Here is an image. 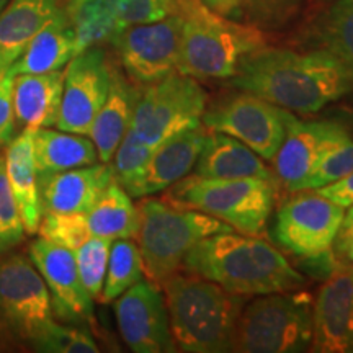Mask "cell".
Listing matches in <instances>:
<instances>
[{"label": "cell", "instance_id": "6da1fadb", "mask_svg": "<svg viewBox=\"0 0 353 353\" xmlns=\"http://www.w3.org/2000/svg\"><path fill=\"white\" fill-rule=\"evenodd\" d=\"M229 85L299 114L321 112L353 92V70L329 51L259 48L242 59Z\"/></svg>", "mask_w": 353, "mask_h": 353}, {"label": "cell", "instance_id": "7a4b0ae2", "mask_svg": "<svg viewBox=\"0 0 353 353\" xmlns=\"http://www.w3.org/2000/svg\"><path fill=\"white\" fill-rule=\"evenodd\" d=\"M183 267L241 296L281 293L304 285V276L275 245L232 231L213 234L193 245Z\"/></svg>", "mask_w": 353, "mask_h": 353}, {"label": "cell", "instance_id": "3957f363", "mask_svg": "<svg viewBox=\"0 0 353 353\" xmlns=\"http://www.w3.org/2000/svg\"><path fill=\"white\" fill-rule=\"evenodd\" d=\"M176 350L188 353L232 352L245 298L232 294L193 272H175L161 286Z\"/></svg>", "mask_w": 353, "mask_h": 353}, {"label": "cell", "instance_id": "277c9868", "mask_svg": "<svg viewBox=\"0 0 353 353\" xmlns=\"http://www.w3.org/2000/svg\"><path fill=\"white\" fill-rule=\"evenodd\" d=\"M180 52L176 70L196 81L231 79L245 56L267 44L263 33L213 10L203 0H179Z\"/></svg>", "mask_w": 353, "mask_h": 353}, {"label": "cell", "instance_id": "5b68a950", "mask_svg": "<svg viewBox=\"0 0 353 353\" xmlns=\"http://www.w3.org/2000/svg\"><path fill=\"white\" fill-rule=\"evenodd\" d=\"M228 231L232 228L213 216L144 196L138 205L134 236L143 257L144 275L161 288L172 273L183 267L185 255L193 245L213 234Z\"/></svg>", "mask_w": 353, "mask_h": 353}, {"label": "cell", "instance_id": "8992f818", "mask_svg": "<svg viewBox=\"0 0 353 353\" xmlns=\"http://www.w3.org/2000/svg\"><path fill=\"white\" fill-rule=\"evenodd\" d=\"M278 182L263 179H201L192 175L174 183L162 200L223 221L232 231L262 236L275 206Z\"/></svg>", "mask_w": 353, "mask_h": 353}, {"label": "cell", "instance_id": "52a82bcc", "mask_svg": "<svg viewBox=\"0 0 353 353\" xmlns=\"http://www.w3.org/2000/svg\"><path fill=\"white\" fill-rule=\"evenodd\" d=\"M311 343L312 298L291 290L262 294L242 309L232 352H306Z\"/></svg>", "mask_w": 353, "mask_h": 353}, {"label": "cell", "instance_id": "ba28073f", "mask_svg": "<svg viewBox=\"0 0 353 353\" xmlns=\"http://www.w3.org/2000/svg\"><path fill=\"white\" fill-rule=\"evenodd\" d=\"M208 94L196 79L174 70L139 92L131 128L136 136L156 148L170 136L201 125Z\"/></svg>", "mask_w": 353, "mask_h": 353}, {"label": "cell", "instance_id": "9c48e42d", "mask_svg": "<svg viewBox=\"0 0 353 353\" xmlns=\"http://www.w3.org/2000/svg\"><path fill=\"white\" fill-rule=\"evenodd\" d=\"M294 114L260 97L239 90L216 101L203 113L208 131L223 132L244 143L263 161L273 162Z\"/></svg>", "mask_w": 353, "mask_h": 353}, {"label": "cell", "instance_id": "30bf717a", "mask_svg": "<svg viewBox=\"0 0 353 353\" xmlns=\"http://www.w3.org/2000/svg\"><path fill=\"white\" fill-rule=\"evenodd\" d=\"M278 210L273 236L286 252L307 260L330 255L345 208L319 193L301 190Z\"/></svg>", "mask_w": 353, "mask_h": 353}, {"label": "cell", "instance_id": "8fae6325", "mask_svg": "<svg viewBox=\"0 0 353 353\" xmlns=\"http://www.w3.org/2000/svg\"><path fill=\"white\" fill-rule=\"evenodd\" d=\"M51 322L50 290L32 259L10 255L0 260V325L32 342Z\"/></svg>", "mask_w": 353, "mask_h": 353}, {"label": "cell", "instance_id": "7c38bea8", "mask_svg": "<svg viewBox=\"0 0 353 353\" xmlns=\"http://www.w3.org/2000/svg\"><path fill=\"white\" fill-rule=\"evenodd\" d=\"M113 65L100 46L88 48L69 61L56 128L88 136L112 83Z\"/></svg>", "mask_w": 353, "mask_h": 353}, {"label": "cell", "instance_id": "4fadbf2b", "mask_svg": "<svg viewBox=\"0 0 353 353\" xmlns=\"http://www.w3.org/2000/svg\"><path fill=\"white\" fill-rule=\"evenodd\" d=\"M126 77L139 85H149L176 70L180 52V17L174 15L132 25L113 41Z\"/></svg>", "mask_w": 353, "mask_h": 353}, {"label": "cell", "instance_id": "5bb4252c", "mask_svg": "<svg viewBox=\"0 0 353 353\" xmlns=\"http://www.w3.org/2000/svg\"><path fill=\"white\" fill-rule=\"evenodd\" d=\"M123 341L136 353L175 352L165 296L157 285L141 280L114 299Z\"/></svg>", "mask_w": 353, "mask_h": 353}, {"label": "cell", "instance_id": "9a60e30c", "mask_svg": "<svg viewBox=\"0 0 353 353\" xmlns=\"http://www.w3.org/2000/svg\"><path fill=\"white\" fill-rule=\"evenodd\" d=\"M350 139L341 123L299 121L294 117L273 161L278 182L290 192H299L325 154Z\"/></svg>", "mask_w": 353, "mask_h": 353}, {"label": "cell", "instance_id": "2e32d148", "mask_svg": "<svg viewBox=\"0 0 353 353\" xmlns=\"http://www.w3.org/2000/svg\"><path fill=\"white\" fill-rule=\"evenodd\" d=\"M28 257L50 290L52 312L65 321H94V299L82 283L72 250L41 237L30 245Z\"/></svg>", "mask_w": 353, "mask_h": 353}, {"label": "cell", "instance_id": "e0dca14e", "mask_svg": "<svg viewBox=\"0 0 353 353\" xmlns=\"http://www.w3.org/2000/svg\"><path fill=\"white\" fill-rule=\"evenodd\" d=\"M312 352L353 353V267L339 265L312 303Z\"/></svg>", "mask_w": 353, "mask_h": 353}, {"label": "cell", "instance_id": "ac0fdd59", "mask_svg": "<svg viewBox=\"0 0 353 353\" xmlns=\"http://www.w3.org/2000/svg\"><path fill=\"white\" fill-rule=\"evenodd\" d=\"M113 180L114 172L110 162H97L94 165L39 175L38 187L43 214H85Z\"/></svg>", "mask_w": 353, "mask_h": 353}, {"label": "cell", "instance_id": "d6986e66", "mask_svg": "<svg viewBox=\"0 0 353 353\" xmlns=\"http://www.w3.org/2000/svg\"><path fill=\"white\" fill-rule=\"evenodd\" d=\"M208 132L205 126L198 125L170 136L169 139L156 145L144 170L136 198L156 195L185 179L195 169Z\"/></svg>", "mask_w": 353, "mask_h": 353}, {"label": "cell", "instance_id": "ffe728a7", "mask_svg": "<svg viewBox=\"0 0 353 353\" xmlns=\"http://www.w3.org/2000/svg\"><path fill=\"white\" fill-rule=\"evenodd\" d=\"M193 175L201 179H263L278 182L275 172L265 165L263 159L244 143L210 131L198 157Z\"/></svg>", "mask_w": 353, "mask_h": 353}, {"label": "cell", "instance_id": "44dd1931", "mask_svg": "<svg viewBox=\"0 0 353 353\" xmlns=\"http://www.w3.org/2000/svg\"><path fill=\"white\" fill-rule=\"evenodd\" d=\"M64 88V70L13 76V112L23 130L56 125Z\"/></svg>", "mask_w": 353, "mask_h": 353}, {"label": "cell", "instance_id": "7402d4cb", "mask_svg": "<svg viewBox=\"0 0 353 353\" xmlns=\"http://www.w3.org/2000/svg\"><path fill=\"white\" fill-rule=\"evenodd\" d=\"M139 92L134 82L113 68L108 97L88 132V138L94 141L99 152V161L103 164L112 161L118 144L130 130Z\"/></svg>", "mask_w": 353, "mask_h": 353}, {"label": "cell", "instance_id": "603a6c76", "mask_svg": "<svg viewBox=\"0 0 353 353\" xmlns=\"http://www.w3.org/2000/svg\"><path fill=\"white\" fill-rule=\"evenodd\" d=\"M3 159H6L8 185L19 206L25 232H38L43 210L39 201L37 164H34L33 131L23 130L17 138H12L3 152Z\"/></svg>", "mask_w": 353, "mask_h": 353}, {"label": "cell", "instance_id": "cb8c5ba5", "mask_svg": "<svg viewBox=\"0 0 353 353\" xmlns=\"http://www.w3.org/2000/svg\"><path fill=\"white\" fill-rule=\"evenodd\" d=\"M61 8V0H8L0 12V68H10Z\"/></svg>", "mask_w": 353, "mask_h": 353}, {"label": "cell", "instance_id": "d4e9b609", "mask_svg": "<svg viewBox=\"0 0 353 353\" xmlns=\"http://www.w3.org/2000/svg\"><path fill=\"white\" fill-rule=\"evenodd\" d=\"M77 56L76 33L63 8L37 33L8 70L17 74H46L63 69Z\"/></svg>", "mask_w": 353, "mask_h": 353}, {"label": "cell", "instance_id": "484cf974", "mask_svg": "<svg viewBox=\"0 0 353 353\" xmlns=\"http://www.w3.org/2000/svg\"><path fill=\"white\" fill-rule=\"evenodd\" d=\"M33 152L38 176L99 162L94 141L87 139V136L61 130L52 131L48 128L33 131Z\"/></svg>", "mask_w": 353, "mask_h": 353}, {"label": "cell", "instance_id": "4316f807", "mask_svg": "<svg viewBox=\"0 0 353 353\" xmlns=\"http://www.w3.org/2000/svg\"><path fill=\"white\" fill-rule=\"evenodd\" d=\"M85 218L92 236L101 239H134L138 231V206L117 180L105 188Z\"/></svg>", "mask_w": 353, "mask_h": 353}, {"label": "cell", "instance_id": "83f0119b", "mask_svg": "<svg viewBox=\"0 0 353 353\" xmlns=\"http://www.w3.org/2000/svg\"><path fill=\"white\" fill-rule=\"evenodd\" d=\"M77 41V54L112 43L121 33L110 0H61Z\"/></svg>", "mask_w": 353, "mask_h": 353}, {"label": "cell", "instance_id": "f1b7e54d", "mask_svg": "<svg viewBox=\"0 0 353 353\" xmlns=\"http://www.w3.org/2000/svg\"><path fill=\"white\" fill-rule=\"evenodd\" d=\"M314 38L321 50L353 70V0H337L317 20Z\"/></svg>", "mask_w": 353, "mask_h": 353}, {"label": "cell", "instance_id": "f546056e", "mask_svg": "<svg viewBox=\"0 0 353 353\" xmlns=\"http://www.w3.org/2000/svg\"><path fill=\"white\" fill-rule=\"evenodd\" d=\"M143 278L144 265L138 244L131 239L113 241L110 247L103 290L99 299L101 303H112Z\"/></svg>", "mask_w": 353, "mask_h": 353}, {"label": "cell", "instance_id": "4dcf8cb0", "mask_svg": "<svg viewBox=\"0 0 353 353\" xmlns=\"http://www.w3.org/2000/svg\"><path fill=\"white\" fill-rule=\"evenodd\" d=\"M152 151L154 148L143 143L130 126V130L123 136L121 143L118 144L117 151L113 154L112 167L114 180L126 190L131 198L138 196L139 183L143 180L144 170L152 156Z\"/></svg>", "mask_w": 353, "mask_h": 353}, {"label": "cell", "instance_id": "1f68e13d", "mask_svg": "<svg viewBox=\"0 0 353 353\" xmlns=\"http://www.w3.org/2000/svg\"><path fill=\"white\" fill-rule=\"evenodd\" d=\"M112 242L113 241L92 236L74 250L79 275L92 299H99L103 290Z\"/></svg>", "mask_w": 353, "mask_h": 353}, {"label": "cell", "instance_id": "d6a6232c", "mask_svg": "<svg viewBox=\"0 0 353 353\" xmlns=\"http://www.w3.org/2000/svg\"><path fill=\"white\" fill-rule=\"evenodd\" d=\"M32 347L37 352L44 353H97L99 345L90 332L81 327H69L52 321L37 337L33 339Z\"/></svg>", "mask_w": 353, "mask_h": 353}, {"label": "cell", "instance_id": "836d02e7", "mask_svg": "<svg viewBox=\"0 0 353 353\" xmlns=\"http://www.w3.org/2000/svg\"><path fill=\"white\" fill-rule=\"evenodd\" d=\"M38 232L41 234L43 239L65 247L72 252L92 237L83 213L43 214Z\"/></svg>", "mask_w": 353, "mask_h": 353}, {"label": "cell", "instance_id": "e575fe53", "mask_svg": "<svg viewBox=\"0 0 353 353\" xmlns=\"http://www.w3.org/2000/svg\"><path fill=\"white\" fill-rule=\"evenodd\" d=\"M23 237L25 226L7 180L6 159L3 154H0V255L10 252L13 247L23 241Z\"/></svg>", "mask_w": 353, "mask_h": 353}, {"label": "cell", "instance_id": "d590c367", "mask_svg": "<svg viewBox=\"0 0 353 353\" xmlns=\"http://www.w3.org/2000/svg\"><path fill=\"white\" fill-rule=\"evenodd\" d=\"M303 0H239L236 15L257 28H276L298 12Z\"/></svg>", "mask_w": 353, "mask_h": 353}, {"label": "cell", "instance_id": "8d00e7d4", "mask_svg": "<svg viewBox=\"0 0 353 353\" xmlns=\"http://www.w3.org/2000/svg\"><path fill=\"white\" fill-rule=\"evenodd\" d=\"M179 0H110L121 32L128 26L152 23L176 13Z\"/></svg>", "mask_w": 353, "mask_h": 353}, {"label": "cell", "instance_id": "74e56055", "mask_svg": "<svg viewBox=\"0 0 353 353\" xmlns=\"http://www.w3.org/2000/svg\"><path fill=\"white\" fill-rule=\"evenodd\" d=\"M353 172V141H347L325 154L314 172L304 180L301 190H317L337 182ZM299 190V192H301Z\"/></svg>", "mask_w": 353, "mask_h": 353}, {"label": "cell", "instance_id": "f35d334b", "mask_svg": "<svg viewBox=\"0 0 353 353\" xmlns=\"http://www.w3.org/2000/svg\"><path fill=\"white\" fill-rule=\"evenodd\" d=\"M15 132V112H13V74L0 68V145L12 141Z\"/></svg>", "mask_w": 353, "mask_h": 353}, {"label": "cell", "instance_id": "ab89813d", "mask_svg": "<svg viewBox=\"0 0 353 353\" xmlns=\"http://www.w3.org/2000/svg\"><path fill=\"white\" fill-rule=\"evenodd\" d=\"M335 252L343 265L353 267V206L343 214L341 229L335 237Z\"/></svg>", "mask_w": 353, "mask_h": 353}, {"label": "cell", "instance_id": "60d3db41", "mask_svg": "<svg viewBox=\"0 0 353 353\" xmlns=\"http://www.w3.org/2000/svg\"><path fill=\"white\" fill-rule=\"evenodd\" d=\"M319 195L329 198L330 201L337 203L342 208H350L353 206V172L342 176L337 182H332L325 187L314 190Z\"/></svg>", "mask_w": 353, "mask_h": 353}, {"label": "cell", "instance_id": "b9f144b4", "mask_svg": "<svg viewBox=\"0 0 353 353\" xmlns=\"http://www.w3.org/2000/svg\"><path fill=\"white\" fill-rule=\"evenodd\" d=\"M206 6L213 8V10L223 13V15H236L237 7H239V0H203Z\"/></svg>", "mask_w": 353, "mask_h": 353}, {"label": "cell", "instance_id": "7bdbcfd3", "mask_svg": "<svg viewBox=\"0 0 353 353\" xmlns=\"http://www.w3.org/2000/svg\"><path fill=\"white\" fill-rule=\"evenodd\" d=\"M8 3V0H0V12L3 10V7H6Z\"/></svg>", "mask_w": 353, "mask_h": 353}, {"label": "cell", "instance_id": "ee69618b", "mask_svg": "<svg viewBox=\"0 0 353 353\" xmlns=\"http://www.w3.org/2000/svg\"><path fill=\"white\" fill-rule=\"evenodd\" d=\"M3 332H6V334H7V330H6V329H3V327H2V325H0V343H2V335H3Z\"/></svg>", "mask_w": 353, "mask_h": 353}]
</instances>
